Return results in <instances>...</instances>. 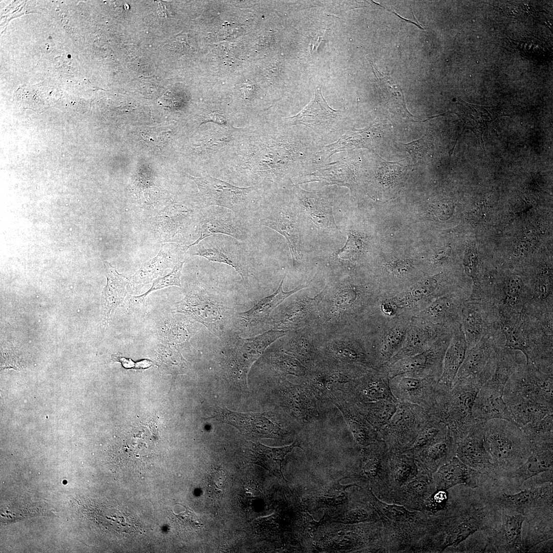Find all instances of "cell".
<instances>
[{"mask_svg": "<svg viewBox=\"0 0 553 553\" xmlns=\"http://www.w3.org/2000/svg\"><path fill=\"white\" fill-rule=\"evenodd\" d=\"M330 400L341 411L358 450L378 439L377 432L360 413L356 403L348 399L342 392L333 393Z\"/></svg>", "mask_w": 553, "mask_h": 553, "instance_id": "obj_31", "label": "cell"}, {"mask_svg": "<svg viewBox=\"0 0 553 553\" xmlns=\"http://www.w3.org/2000/svg\"><path fill=\"white\" fill-rule=\"evenodd\" d=\"M460 324L467 349L474 346L484 336L501 330L498 309L487 301H465Z\"/></svg>", "mask_w": 553, "mask_h": 553, "instance_id": "obj_14", "label": "cell"}, {"mask_svg": "<svg viewBox=\"0 0 553 553\" xmlns=\"http://www.w3.org/2000/svg\"><path fill=\"white\" fill-rule=\"evenodd\" d=\"M284 335L282 330H270L252 338L237 337L230 360L232 373L241 385L247 388V375L252 365L267 347Z\"/></svg>", "mask_w": 553, "mask_h": 553, "instance_id": "obj_19", "label": "cell"}, {"mask_svg": "<svg viewBox=\"0 0 553 553\" xmlns=\"http://www.w3.org/2000/svg\"><path fill=\"white\" fill-rule=\"evenodd\" d=\"M520 428L531 443L553 441L552 413Z\"/></svg>", "mask_w": 553, "mask_h": 553, "instance_id": "obj_56", "label": "cell"}, {"mask_svg": "<svg viewBox=\"0 0 553 553\" xmlns=\"http://www.w3.org/2000/svg\"><path fill=\"white\" fill-rule=\"evenodd\" d=\"M504 346L521 352L527 364L538 355L549 335L547 330L536 320L524 312L513 313L500 320Z\"/></svg>", "mask_w": 553, "mask_h": 553, "instance_id": "obj_9", "label": "cell"}, {"mask_svg": "<svg viewBox=\"0 0 553 553\" xmlns=\"http://www.w3.org/2000/svg\"><path fill=\"white\" fill-rule=\"evenodd\" d=\"M184 263V261H178L169 273L155 280L151 288L144 294L139 296H129V310H134L142 307L144 305L146 296L152 291L171 286L181 287L180 275Z\"/></svg>", "mask_w": 553, "mask_h": 553, "instance_id": "obj_54", "label": "cell"}, {"mask_svg": "<svg viewBox=\"0 0 553 553\" xmlns=\"http://www.w3.org/2000/svg\"><path fill=\"white\" fill-rule=\"evenodd\" d=\"M455 328L435 325L413 317L405 342L398 352L382 366L420 353L428 348L440 336L454 332Z\"/></svg>", "mask_w": 553, "mask_h": 553, "instance_id": "obj_24", "label": "cell"}, {"mask_svg": "<svg viewBox=\"0 0 553 553\" xmlns=\"http://www.w3.org/2000/svg\"><path fill=\"white\" fill-rule=\"evenodd\" d=\"M274 364L285 374H292L296 376H304L306 368L296 358L282 354L274 358Z\"/></svg>", "mask_w": 553, "mask_h": 553, "instance_id": "obj_59", "label": "cell"}, {"mask_svg": "<svg viewBox=\"0 0 553 553\" xmlns=\"http://www.w3.org/2000/svg\"><path fill=\"white\" fill-rule=\"evenodd\" d=\"M209 418L230 425L241 434L254 438L283 439L295 432L284 426L271 412L243 413L217 407Z\"/></svg>", "mask_w": 553, "mask_h": 553, "instance_id": "obj_11", "label": "cell"}, {"mask_svg": "<svg viewBox=\"0 0 553 553\" xmlns=\"http://www.w3.org/2000/svg\"><path fill=\"white\" fill-rule=\"evenodd\" d=\"M456 107L458 111L455 112L463 123L464 129L471 130L476 136L478 141L484 151V146L482 135L490 124L497 117L493 109L472 105L459 100Z\"/></svg>", "mask_w": 553, "mask_h": 553, "instance_id": "obj_44", "label": "cell"}, {"mask_svg": "<svg viewBox=\"0 0 553 553\" xmlns=\"http://www.w3.org/2000/svg\"><path fill=\"white\" fill-rule=\"evenodd\" d=\"M466 344L461 324L453 334L445 351L443 361L442 371L437 386L445 391H450L458 371L462 364L466 351Z\"/></svg>", "mask_w": 553, "mask_h": 553, "instance_id": "obj_39", "label": "cell"}, {"mask_svg": "<svg viewBox=\"0 0 553 553\" xmlns=\"http://www.w3.org/2000/svg\"><path fill=\"white\" fill-rule=\"evenodd\" d=\"M374 72L378 78L381 90L385 95L387 103L391 110L397 112L411 120L414 121V116L408 111L404 100L403 92L390 77L379 72L376 68Z\"/></svg>", "mask_w": 553, "mask_h": 553, "instance_id": "obj_53", "label": "cell"}, {"mask_svg": "<svg viewBox=\"0 0 553 553\" xmlns=\"http://www.w3.org/2000/svg\"><path fill=\"white\" fill-rule=\"evenodd\" d=\"M487 381L481 374L454 382L442 405L439 419L457 443L469 433L475 420L472 408L479 390Z\"/></svg>", "mask_w": 553, "mask_h": 553, "instance_id": "obj_6", "label": "cell"}, {"mask_svg": "<svg viewBox=\"0 0 553 553\" xmlns=\"http://www.w3.org/2000/svg\"><path fill=\"white\" fill-rule=\"evenodd\" d=\"M386 316V315H385ZM412 318L405 316H385L384 328L371 356L377 367L388 361L402 347Z\"/></svg>", "mask_w": 553, "mask_h": 553, "instance_id": "obj_26", "label": "cell"}, {"mask_svg": "<svg viewBox=\"0 0 553 553\" xmlns=\"http://www.w3.org/2000/svg\"><path fill=\"white\" fill-rule=\"evenodd\" d=\"M210 299L203 291H190L175 304L174 312L188 315L216 333L223 326V314L220 306Z\"/></svg>", "mask_w": 553, "mask_h": 553, "instance_id": "obj_23", "label": "cell"}, {"mask_svg": "<svg viewBox=\"0 0 553 553\" xmlns=\"http://www.w3.org/2000/svg\"><path fill=\"white\" fill-rule=\"evenodd\" d=\"M381 522L385 552H431V514L380 500L369 487H361Z\"/></svg>", "mask_w": 553, "mask_h": 553, "instance_id": "obj_2", "label": "cell"}, {"mask_svg": "<svg viewBox=\"0 0 553 553\" xmlns=\"http://www.w3.org/2000/svg\"><path fill=\"white\" fill-rule=\"evenodd\" d=\"M186 511L182 514H181L177 517L183 522L191 525L193 527L197 528L199 527L201 525V523L197 516L192 512L188 510V508H186Z\"/></svg>", "mask_w": 553, "mask_h": 553, "instance_id": "obj_63", "label": "cell"}, {"mask_svg": "<svg viewBox=\"0 0 553 553\" xmlns=\"http://www.w3.org/2000/svg\"><path fill=\"white\" fill-rule=\"evenodd\" d=\"M430 415L422 407L398 402L394 415L377 432L378 439L385 442L393 452H402L413 442Z\"/></svg>", "mask_w": 553, "mask_h": 553, "instance_id": "obj_10", "label": "cell"}, {"mask_svg": "<svg viewBox=\"0 0 553 553\" xmlns=\"http://www.w3.org/2000/svg\"><path fill=\"white\" fill-rule=\"evenodd\" d=\"M356 488L349 493V499L345 503L325 509L320 522L351 524L380 520L374 507L365 498L361 488L356 486Z\"/></svg>", "mask_w": 553, "mask_h": 553, "instance_id": "obj_25", "label": "cell"}, {"mask_svg": "<svg viewBox=\"0 0 553 553\" xmlns=\"http://www.w3.org/2000/svg\"><path fill=\"white\" fill-rule=\"evenodd\" d=\"M210 237L204 245L199 248L193 255L231 266L247 283L248 276L247 253L240 241L228 236L215 235Z\"/></svg>", "mask_w": 553, "mask_h": 553, "instance_id": "obj_20", "label": "cell"}, {"mask_svg": "<svg viewBox=\"0 0 553 553\" xmlns=\"http://www.w3.org/2000/svg\"><path fill=\"white\" fill-rule=\"evenodd\" d=\"M341 111L331 108L323 96L321 88L314 91L312 100L299 114L291 117L295 123L306 125L316 132H329Z\"/></svg>", "mask_w": 553, "mask_h": 553, "instance_id": "obj_36", "label": "cell"}, {"mask_svg": "<svg viewBox=\"0 0 553 553\" xmlns=\"http://www.w3.org/2000/svg\"><path fill=\"white\" fill-rule=\"evenodd\" d=\"M457 442L450 433L442 440L424 448L414 456L418 471L432 476L456 456Z\"/></svg>", "mask_w": 553, "mask_h": 553, "instance_id": "obj_40", "label": "cell"}, {"mask_svg": "<svg viewBox=\"0 0 553 553\" xmlns=\"http://www.w3.org/2000/svg\"><path fill=\"white\" fill-rule=\"evenodd\" d=\"M390 468L392 491L412 480L418 473L414 457L403 452L391 451Z\"/></svg>", "mask_w": 553, "mask_h": 553, "instance_id": "obj_52", "label": "cell"}, {"mask_svg": "<svg viewBox=\"0 0 553 553\" xmlns=\"http://www.w3.org/2000/svg\"><path fill=\"white\" fill-rule=\"evenodd\" d=\"M163 339L172 345L184 344L193 335L192 325L182 319H171L166 321L161 327Z\"/></svg>", "mask_w": 553, "mask_h": 553, "instance_id": "obj_55", "label": "cell"}, {"mask_svg": "<svg viewBox=\"0 0 553 553\" xmlns=\"http://www.w3.org/2000/svg\"><path fill=\"white\" fill-rule=\"evenodd\" d=\"M364 248L362 237L353 231H349L345 245L337 250L335 256L341 259H352L362 252Z\"/></svg>", "mask_w": 553, "mask_h": 553, "instance_id": "obj_57", "label": "cell"}, {"mask_svg": "<svg viewBox=\"0 0 553 553\" xmlns=\"http://www.w3.org/2000/svg\"><path fill=\"white\" fill-rule=\"evenodd\" d=\"M531 445V453L521 466L495 480L496 485L502 491L516 492L530 478L553 470V441Z\"/></svg>", "mask_w": 553, "mask_h": 553, "instance_id": "obj_15", "label": "cell"}, {"mask_svg": "<svg viewBox=\"0 0 553 553\" xmlns=\"http://www.w3.org/2000/svg\"><path fill=\"white\" fill-rule=\"evenodd\" d=\"M436 490H448L458 485L481 487L491 477L463 463L456 456L440 466L432 475Z\"/></svg>", "mask_w": 553, "mask_h": 553, "instance_id": "obj_27", "label": "cell"}, {"mask_svg": "<svg viewBox=\"0 0 553 553\" xmlns=\"http://www.w3.org/2000/svg\"><path fill=\"white\" fill-rule=\"evenodd\" d=\"M207 478V488L211 497L220 498L223 494L226 478L224 471L218 466H213Z\"/></svg>", "mask_w": 553, "mask_h": 553, "instance_id": "obj_58", "label": "cell"}, {"mask_svg": "<svg viewBox=\"0 0 553 553\" xmlns=\"http://www.w3.org/2000/svg\"><path fill=\"white\" fill-rule=\"evenodd\" d=\"M358 451L345 478L353 479L359 487L370 488L377 497L387 500L393 490L391 451L384 441L377 439Z\"/></svg>", "mask_w": 553, "mask_h": 553, "instance_id": "obj_5", "label": "cell"}, {"mask_svg": "<svg viewBox=\"0 0 553 553\" xmlns=\"http://www.w3.org/2000/svg\"><path fill=\"white\" fill-rule=\"evenodd\" d=\"M355 167L347 162H337L330 167L320 169L310 175L313 177L312 181L345 186L352 189L355 179Z\"/></svg>", "mask_w": 553, "mask_h": 553, "instance_id": "obj_51", "label": "cell"}, {"mask_svg": "<svg viewBox=\"0 0 553 553\" xmlns=\"http://www.w3.org/2000/svg\"><path fill=\"white\" fill-rule=\"evenodd\" d=\"M107 283L101 295L102 323L108 324L115 309L123 301L126 294L128 280L119 274L116 267L104 261Z\"/></svg>", "mask_w": 553, "mask_h": 553, "instance_id": "obj_41", "label": "cell"}, {"mask_svg": "<svg viewBox=\"0 0 553 553\" xmlns=\"http://www.w3.org/2000/svg\"><path fill=\"white\" fill-rule=\"evenodd\" d=\"M508 493L493 485L483 488L490 502L498 509L522 514L525 519L552 514V482L523 487Z\"/></svg>", "mask_w": 553, "mask_h": 553, "instance_id": "obj_7", "label": "cell"}, {"mask_svg": "<svg viewBox=\"0 0 553 553\" xmlns=\"http://www.w3.org/2000/svg\"><path fill=\"white\" fill-rule=\"evenodd\" d=\"M478 261L477 254L472 249L466 252L463 260V265L466 274L475 281L477 271Z\"/></svg>", "mask_w": 553, "mask_h": 553, "instance_id": "obj_62", "label": "cell"}, {"mask_svg": "<svg viewBox=\"0 0 553 553\" xmlns=\"http://www.w3.org/2000/svg\"><path fill=\"white\" fill-rule=\"evenodd\" d=\"M438 381L431 377L401 375L390 379V386L399 402L419 406L430 414L435 408L440 394L437 387Z\"/></svg>", "mask_w": 553, "mask_h": 553, "instance_id": "obj_16", "label": "cell"}, {"mask_svg": "<svg viewBox=\"0 0 553 553\" xmlns=\"http://www.w3.org/2000/svg\"><path fill=\"white\" fill-rule=\"evenodd\" d=\"M353 486H359L355 483L342 485L338 481H334L304 498L303 501L307 506L311 505L315 508L335 507L348 500L349 493L346 490Z\"/></svg>", "mask_w": 553, "mask_h": 553, "instance_id": "obj_47", "label": "cell"}, {"mask_svg": "<svg viewBox=\"0 0 553 553\" xmlns=\"http://www.w3.org/2000/svg\"><path fill=\"white\" fill-rule=\"evenodd\" d=\"M205 211L200 223L199 238L183 247L184 251L211 236L222 234L245 241L249 237V229L243 217L234 211L221 206H211Z\"/></svg>", "mask_w": 553, "mask_h": 553, "instance_id": "obj_17", "label": "cell"}, {"mask_svg": "<svg viewBox=\"0 0 553 553\" xmlns=\"http://www.w3.org/2000/svg\"><path fill=\"white\" fill-rule=\"evenodd\" d=\"M552 392L553 375L543 373L526 363L507 380L503 398L506 405L525 402L553 408Z\"/></svg>", "mask_w": 553, "mask_h": 553, "instance_id": "obj_8", "label": "cell"}, {"mask_svg": "<svg viewBox=\"0 0 553 553\" xmlns=\"http://www.w3.org/2000/svg\"><path fill=\"white\" fill-rule=\"evenodd\" d=\"M293 192L301 210L316 228L328 232L338 230L332 203L326 197L320 193L306 191L296 185Z\"/></svg>", "mask_w": 553, "mask_h": 553, "instance_id": "obj_30", "label": "cell"}, {"mask_svg": "<svg viewBox=\"0 0 553 553\" xmlns=\"http://www.w3.org/2000/svg\"><path fill=\"white\" fill-rule=\"evenodd\" d=\"M504 344L505 338L501 330L482 337L474 346L466 350L454 381L479 374L495 357L496 348Z\"/></svg>", "mask_w": 553, "mask_h": 553, "instance_id": "obj_29", "label": "cell"}, {"mask_svg": "<svg viewBox=\"0 0 553 553\" xmlns=\"http://www.w3.org/2000/svg\"><path fill=\"white\" fill-rule=\"evenodd\" d=\"M454 332L438 337L428 348L418 354L400 359L387 366H381L389 379L404 375L417 377H431L439 380L443 361Z\"/></svg>", "mask_w": 553, "mask_h": 553, "instance_id": "obj_12", "label": "cell"}, {"mask_svg": "<svg viewBox=\"0 0 553 553\" xmlns=\"http://www.w3.org/2000/svg\"><path fill=\"white\" fill-rule=\"evenodd\" d=\"M353 379L343 372L316 369L309 372L305 382L318 401L330 400L331 395L341 391L344 385Z\"/></svg>", "mask_w": 553, "mask_h": 553, "instance_id": "obj_43", "label": "cell"}, {"mask_svg": "<svg viewBox=\"0 0 553 553\" xmlns=\"http://www.w3.org/2000/svg\"><path fill=\"white\" fill-rule=\"evenodd\" d=\"M319 522L313 551L326 552H385L380 520L356 524Z\"/></svg>", "mask_w": 553, "mask_h": 553, "instance_id": "obj_3", "label": "cell"}, {"mask_svg": "<svg viewBox=\"0 0 553 553\" xmlns=\"http://www.w3.org/2000/svg\"><path fill=\"white\" fill-rule=\"evenodd\" d=\"M449 500L448 490H436L425 502L422 512L432 514L442 511L447 507Z\"/></svg>", "mask_w": 553, "mask_h": 553, "instance_id": "obj_60", "label": "cell"}, {"mask_svg": "<svg viewBox=\"0 0 553 553\" xmlns=\"http://www.w3.org/2000/svg\"><path fill=\"white\" fill-rule=\"evenodd\" d=\"M436 490L432 476L418 471L414 478L392 491L387 500L422 512L425 502Z\"/></svg>", "mask_w": 553, "mask_h": 553, "instance_id": "obj_33", "label": "cell"}, {"mask_svg": "<svg viewBox=\"0 0 553 553\" xmlns=\"http://www.w3.org/2000/svg\"><path fill=\"white\" fill-rule=\"evenodd\" d=\"M402 144L410 154L414 161L422 159L429 150L427 141L423 138Z\"/></svg>", "mask_w": 553, "mask_h": 553, "instance_id": "obj_61", "label": "cell"}, {"mask_svg": "<svg viewBox=\"0 0 553 553\" xmlns=\"http://www.w3.org/2000/svg\"><path fill=\"white\" fill-rule=\"evenodd\" d=\"M484 423L475 420L467 434L457 443L456 456L467 466L496 479L492 458L484 445Z\"/></svg>", "mask_w": 553, "mask_h": 553, "instance_id": "obj_22", "label": "cell"}, {"mask_svg": "<svg viewBox=\"0 0 553 553\" xmlns=\"http://www.w3.org/2000/svg\"><path fill=\"white\" fill-rule=\"evenodd\" d=\"M484 441L496 480L521 466L531 451V443L521 428L504 419L484 422Z\"/></svg>", "mask_w": 553, "mask_h": 553, "instance_id": "obj_4", "label": "cell"}, {"mask_svg": "<svg viewBox=\"0 0 553 553\" xmlns=\"http://www.w3.org/2000/svg\"><path fill=\"white\" fill-rule=\"evenodd\" d=\"M197 185L203 207L218 206L229 209L243 217L251 206L254 187H240L207 176H190Z\"/></svg>", "mask_w": 553, "mask_h": 553, "instance_id": "obj_13", "label": "cell"}, {"mask_svg": "<svg viewBox=\"0 0 553 553\" xmlns=\"http://www.w3.org/2000/svg\"><path fill=\"white\" fill-rule=\"evenodd\" d=\"M470 295L457 292L440 296L414 317L435 325L455 328L460 324L462 305Z\"/></svg>", "mask_w": 553, "mask_h": 553, "instance_id": "obj_28", "label": "cell"}, {"mask_svg": "<svg viewBox=\"0 0 553 553\" xmlns=\"http://www.w3.org/2000/svg\"><path fill=\"white\" fill-rule=\"evenodd\" d=\"M526 363L524 354L518 350L504 345L496 350V364L494 373L484 385L503 393L504 387L510 377Z\"/></svg>", "mask_w": 553, "mask_h": 553, "instance_id": "obj_42", "label": "cell"}, {"mask_svg": "<svg viewBox=\"0 0 553 553\" xmlns=\"http://www.w3.org/2000/svg\"><path fill=\"white\" fill-rule=\"evenodd\" d=\"M252 451L254 454L253 463L263 467L280 481L286 483L282 471V462L285 456L294 448H301V442L296 440L289 445L280 448L265 446L260 442H251Z\"/></svg>", "mask_w": 553, "mask_h": 553, "instance_id": "obj_45", "label": "cell"}, {"mask_svg": "<svg viewBox=\"0 0 553 553\" xmlns=\"http://www.w3.org/2000/svg\"><path fill=\"white\" fill-rule=\"evenodd\" d=\"M278 392L282 405L299 423L305 425L319 416L318 401L305 383L294 385L281 379Z\"/></svg>", "mask_w": 553, "mask_h": 553, "instance_id": "obj_21", "label": "cell"}, {"mask_svg": "<svg viewBox=\"0 0 553 553\" xmlns=\"http://www.w3.org/2000/svg\"><path fill=\"white\" fill-rule=\"evenodd\" d=\"M524 520L521 514L501 511L500 524L490 531L489 539L498 552H523L522 530Z\"/></svg>", "mask_w": 553, "mask_h": 553, "instance_id": "obj_35", "label": "cell"}, {"mask_svg": "<svg viewBox=\"0 0 553 553\" xmlns=\"http://www.w3.org/2000/svg\"><path fill=\"white\" fill-rule=\"evenodd\" d=\"M285 276L284 275L278 288L272 294L260 300L248 310L240 313L241 317L248 323L262 321L266 319L274 308L286 298L307 287V285H301L292 290L285 292L283 289Z\"/></svg>", "mask_w": 553, "mask_h": 553, "instance_id": "obj_48", "label": "cell"}, {"mask_svg": "<svg viewBox=\"0 0 553 553\" xmlns=\"http://www.w3.org/2000/svg\"><path fill=\"white\" fill-rule=\"evenodd\" d=\"M179 251V247L176 244H162L158 254L145 263L129 279L127 289L133 292H139L144 285L163 274L178 260Z\"/></svg>", "mask_w": 553, "mask_h": 553, "instance_id": "obj_34", "label": "cell"}, {"mask_svg": "<svg viewBox=\"0 0 553 553\" xmlns=\"http://www.w3.org/2000/svg\"><path fill=\"white\" fill-rule=\"evenodd\" d=\"M263 226L271 228L283 236L286 240L293 265L299 263L301 257L300 232L293 215L289 211L279 209L271 211L259 220Z\"/></svg>", "mask_w": 553, "mask_h": 553, "instance_id": "obj_38", "label": "cell"}, {"mask_svg": "<svg viewBox=\"0 0 553 553\" xmlns=\"http://www.w3.org/2000/svg\"><path fill=\"white\" fill-rule=\"evenodd\" d=\"M533 296L524 312L541 320L553 317L552 271L551 265L541 264L538 268Z\"/></svg>", "mask_w": 553, "mask_h": 553, "instance_id": "obj_32", "label": "cell"}, {"mask_svg": "<svg viewBox=\"0 0 553 553\" xmlns=\"http://www.w3.org/2000/svg\"><path fill=\"white\" fill-rule=\"evenodd\" d=\"M501 516L482 488L464 485L459 494L449 493L447 507L432 514L434 552L456 547L479 530L496 529Z\"/></svg>", "mask_w": 553, "mask_h": 553, "instance_id": "obj_1", "label": "cell"}, {"mask_svg": "<svg viewBox=\"0 0 553 553\" xmlns=\"http://www.w3.org/2000/svg\"><path fill=\"white\" fill-rule=\"evenodd\" d=\"M398 402L380 400L356 405L367 421L378 432L390 421L397 409Z\"/></svg>", "mask_w": 553, "mask_h": 553, "instance_id": "obj_50", "label": "cell"}, {"mask_svg": "<svg viewBox=\"0 0 553 553\" xmlns=\"http://www.w3.org/2000/svg\"><path fill=\"white\" fill-rule=\"evenodd\" d=\"M380 139V130L378 124H373L361 130L349 132L336 142L326 147L330 155L337 152L352 148H365L372 150L376 147Z\"/></svg>", "mask_w": 553, "mask_h": 553, "instance_id": "obj_46", "label": "cell"}, {"mask_svg": "<svg viewBox=\"0 0 553 553\" xmlns=\"http://www.w3.org/2000/svg\"><path fill=\"white\" fill-rule=\"evenodd\" d=\"M341 391L355 403L380 400L398 402L392 392L390 379L382 366L351 379Z\"/></svg>", "mask_w": 553, "mask_h": 553, "instance_id": "obj_18", "label": "cell"}, {"mask_svg": "<svg viewBox=\"0 0 553 553\" xmlns=\"http://www.w3.org/2000/svg\"><path fill=\"white\" fill-rule=\"evenodd\" d=\"M450 433L444 423L430 416L412 444L402 452L414 457L424 448L443 439Z\"/></svg>", "mask_w": 553, "mask_h": 553, "instance_id": "obj_49", "label": "cell"}, {"mask_svg": "<svg viewBox=\"0 0 553 553\" xmlns=\"http://www.w3.org/2000/svg\"><path fill=\"white\" fill-rule=\"evenodd\" d=\"M503 393L483 385L473 406L472 414L474 420L485 422L492 419H504L514 423Z\"/></svg>", "mask_w": 553, "mask_h": 553, "instance_id": "obj_37", "label": "cell"}]
</instances>
